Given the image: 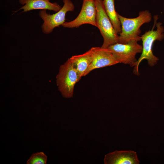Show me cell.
Returning <instances> with one entry per match:
<instances>
[{
  "label": "cell",
  "mask_w": 164,
  "mask_h": 164,
  "mask_svg": "<svg viewBox=\"0 0 164 164\" xmlns=\"http://www.w3.org/2000/svg\"><path fill=\"white\" fill-rule=\"evenodd\" d=\"M158 16L154 17V23L151 30L146 32L141 36L142 42V54L135 62L133 67V73L139 75L138 66L140 63L144 59L147 60L148 64L152 67L155 65L159 59L154 56L152 51V47L154 42L156 40L161 41L164 38V28L160 22H157Z\"/></svg>",
  "instance_id": "cell-1"
},
{
  "label": "cell",
  "mask_w": 164,
  "mask_h": 164,
  "mask_svg": "<svg viewBox=\"0 0 164 164\" xmlns=\"http://www.w3.org/2000/svg\"><path fill=\"white\" fill-rule=\"evenodd\" d=\"M121 31L118 36V43L125 44L131 40L139 41L141 40L139 35L141 32L140 27L145 23L150 22L152 20L151 13L149 11H140L138 16L135 18H128L124 17L119 14Z\"/></svg>",
  "instance_id": "cell-2"
},
{
  "label": "cell",
  "mask_w": 164,
  "mask_h": 164,
  "mask_svg": "<svg viewBox=\"0 0 164 164\" xmlns=\"http://www.w3.org/2000/svg\"><path fill=\"white\" fill-rule=\"evenodd\" d=\"M95 1L97 27L103 38V43L101 47L107 48L110 46L118 43L119 35L105 12L103 0H95Z\"/></svg>",
  "instance_id": "cell-3"
},
{
  "label": "cell",
  "mask_w": 164,
  "mask_h": 164,
  "mask_svg": "<svg viewBox=\"0 0 164 164\" xmlns=\"http://www.w3.org/2000/svg\"><path fill=\"white\" fill-rule=\"evenodd\" d=\"M80 78L69 59L60 66L56 81L58 89L63 97H73L75 85Z\"/></svg>",
  "instance_id": "cell-4"
},
{
  "label": "cell",
  "mask_w": 164,
  "mask_h": 164,
  "mask_svg": "<svg viewBox=\"0 0 164 164\" xmlns=\"http://www.w3.org/2000/svg\"><path fill=\"white\" fill-rule=\"evenodd\" d=\"M108 48L118 63L129 64L132 67L137 61L136 55L142 52V46L138 44L137 41L131 40L125 44L117 43Z\"/></svg>",
  "instance_id": "cell-5"
},
{
  "label": "cell",
  "mask_w": 164,
  "mask_h": 164,
  "mask_svg": "<svg viewBox=\"0 0 164 164\" xmlns=\"http://www.w3.org/2000/svg\"><path fill=\"white\" fill-rule=\"evenodd\" d=\"M63 7L54 14H48L46 10H42L39 12V15L43 21L42 26L43 33H50L55 27L62 26L65 22L66 13L74 10V5L71 0H63Z\"/></svg>",
  "instance_id": "cell-6"
},
{
  "label": "cell",
  "mask_w": 164,
  "mask_h": 164,
  "mask_svg": "<svg viewBox=\"0 0 164 164\" xmlns=\"http://www.w3.org/2000/svg\"><path fill=\"white\" fill-rule=\"evenodd\" d=\"M96 10L95 0H83L80 11L73 20L65 22L62 26L65 28H78L84 24L97 27Z\"/></svg>",
  "instance_id": "cell-7"
},
{
  "label": "cell",
  "mask_w": 164,
  "mask_h": 164,
  "mask_svg": "<svg viewBox=\"0 0 164 164\" xmlns=\"http://www.w3.org/2000/svg\"><path fill=\"white\" fill-rule=\"evenodd\" d=\"M93 52V59L86 72L84 76L93 70L112 66L118 63L110 51L107 48L101 47L91 48Z\"/></svg>",
  "instance_id": "cell-8"
},
{
  "label": "cell",
  "mask_w": 164,
  "mask_h": 164,
  "mask_svg": "<svg viewBox=\"0 0 164 164\" xmlns=\"http://www.w3.org/2000/svg\"><path fill=\"white\" fill-rule=\"evenodd\" d=\"M105 164H138L136 152L132 150H116L105 155Z\"/></svg>",
  "instance_id": "cell-9"
},
{
  "label": "cell",
  "mask_w": 164,
  "mask_h": 164,
  "mask_svg": "<svg viewBox=\"0 0 164 164\" xmlns=\"http://www.w3.org/2000/svg\"><path fill=\"white\" fill-rule=\"evenodd\" d=\"M19 2L24 5L19 10L23 9V12L34 9L48 10L57 12L61 8L57 3L51 2L49 0H19Z\"/></svg>",
  "instance_id": "cell-10"
},
{
  "label": "cell",
  "mask_w": 164,
  "mask_h": 164,
  "mask_svg": "<svg viewBox=\"0 0 164 164\" xmlns=\"http://www.w3.org/2000/svg\"><path fill=\"white\" fill-rule=\"evenodd\" d=\"M91 48L83 54L72 56L69 59L73 63L79 77L84 75L93 59Z\"/></svg>",
  "instance_id": "cell-11"
},
{
  "label": "cell",
  "mask_w": 164,
  "mask_h": 164,
  "mask_svg": "<svg viewBox=\"0 0 164 164\" xmlns=\"http://www.w3.org/2000/svg\"><path fill=\"white\" fill-rule=\"evenodd\" d=\"M103 1L107 14L116 31L119 34L121 31V26L118 13L115 9L114 0H103Z\"/></svg>",
  "instance_id": "cell-12"
},
{
  "label": "cell",
  "mask_w": 164,
  "mask_h": 164,
  "mask_svg": "<svg viewBox=\"0 0 164 164\" xmlns=\"http://www.w3.org/2000/svg\"><path fill=\"white\" fill-rule=\"evenodd\" d=\"M47 156L43 152L32 154L26 162L27 164H46Z\"/></svg>",
  "instance_id": "cell-13"
},
{
  "label": "cell",
  "mask_w": 164,
  "mask_h": 164,
  "mask_svg": "<svg viewBox=\"0 0 164 164\" xmlns=\"http://www.w3.org/2000/svg\"></svg>",
  "instance_id": "cell-14"
}]
</instances>
